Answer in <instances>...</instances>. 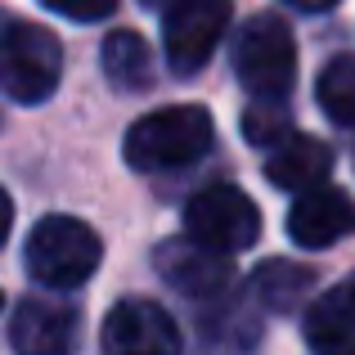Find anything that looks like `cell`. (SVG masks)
I'll return each mask as SVG.
<instances>
[{
  "label": "cell",
  "instance_id": "e0dca14e",
  "mask_svg": "<svg viewBox=\"0 0 355 355\" xmlns=\"http://www.w3.org/2000/svg\"><path fill=\"white\" fill-rule=\"evenodd\" d=\"M41 5L72 18V23H99V18H108L117 9V0H41Z\"/></svg>",
  "mask_w": 355,
  "mask_h": 355
},
{
  "label": "cell",
  "instance_id": "52a82bcc",
  "mask_svg": "<svg viewBox=\"0 0 355 355\" xmlns=\"http://www.w3.org/2000/svg\"><path fill=\"white\" fill-rule=\"evenodd\" d=\"M104 355H180V329L157 302L126 297L104 320Z\"/></svg>",
  "mask_w": 355,
  "mask_h": 355
},
{
  "label": "cell",
  "instance_id": "5bb4252c",
  "mask_svg": "<svg viewBox=\"0 0 355 355\" xmlns=\"http://www.w3.org/2000/svg\"><path fill=\"white\" fill-rule=\"evenodd\" d=\"M311 284H315V270L293 266V261H266V266L252 275V288H257V297L270 311H293Z\"/></svg>",
  "mask_w": 355,
  "mask_h": 355
},
{
  "label": "cell",
  "instance_id": "ac0fdd59",
  "mask_svg": "<svg viewBox=\"0 0 355 355\" xmlns=\"http://www.w3.org/2000/svg\"><path fill=\"white\" fill-rule=\"evenodd\" d=\"M9 230H14V202H9V193L0 189V248H5Z\"/></svg>",
  "mask_w": 355,
  "mask_h": 355
},
{
  "label": "cell",
  "instance_id": "4fadbf2b",
  "mask_svg": "<svg viewBox=\"0 0 355 355\" xmlns=\"http://www.w3.org/2000/svg\"><path fill=\"white\" fill-rule=\"evenodd\" d=\"M104 72L121 90H144L153 77V54L139 32H113L104 41Z\"/></svg>",
  "mask_w": 355,
  "mask_h": 355
},
{
  "label": "cell",
  "instance_id": "7a4b0ae2",
  "mask_svg": "<svg viewBox=\"0 0 355 355\" xmlns=\"http://www.w3.org/2000/svg\"><path fill=\"white\" fill-rule=\"evenodd\" d=\"M27 275L41 288H81L104 261V243L99 234L77 216H45L41 225L27 234Z\"/></svg>",
  "mask_w": 355,
  "mask_h": 355
},
{
  "label": "cell",
  "instance_id": "9a60e30c",
  "mask_svg": "<svg viewBox=\"0 0 355 355\" xmlns=\"http://www.w3.org/2000/svg\"><path fill=\"white\" fill-rule=\"evenodd\" d=\"M315 99L338 126H355V54H338L324 63Z\"/></svg>",
  "mask_w": 355,
  "mask_h": 355
},
{
  "label": "cell",
  "instance_id": "d6986e66",
  "mask_svg": "<svg viewBox=\"0 0 355 355\" xmlns=\"http://www.w3.org/2000/svg\"><path fill=\"white\" fill-rule=\"evenodd\" d=\"M284 5L302 9V14H324V9H333V5H338V0H284Z\"/></svg>",
  "mask_w": 355,
  "mask_h": 355
},
{
  "label": "cell",
  "instance_id": "6da1fadb",
  "mask_svg": "<svg viewBox=\"0 0 355 355\" xmlns=\"http://www.w3.org/2000/svg\"><path fill=\"white\" fill-rule=\"evenodd\" d=\"M211 113L202 104H166L126 130V162L135 171H180L211 153Z\"/></svg>",
  "mask_w": 355,
  "mask_h": 355
},
{
  "label": "cell",
  "instance_id": "277c9868",
  "mask_svg": "<svg viewBox=\"0 0 355 355\" xmlns=\"http://www.w3.org/2000/svg\"><path fill=\"white\" fill-rule=\"evenodd\" d=\"M234 72L243 81V90L257 99H279L293 90L297 81V41L288 32L284 18L275 14H257L234 41Z\"/></svg>",
  "mask_w": 355,
  "mask_h": 355
},
{
  "label": "cell",
  "instance_id": "2e32d148",
  "mask_svg": "<svg viewBox=\"0 0 355 355\" xmlns=\"http://www.w3.org/2000/svg\"><path fill=\"white\" fill-rule=\"evenodd\" d=\"M243 130H248L252 144H266V148H279L284 139H293V126H288V117L279 108H252L243 117Z\"/></svg>",
  "mask_w": 355,
  "mask_h": 355
},
{
  "label": "cell",
  "instance_id": "5b68a950",
  "mask_svg": "<svg viewBox=\"0 0 355 355\" xmlns=\"http://www.w3.org/2000/svg\"><path fill=\"white\" fill-rule=\"evenodd\" d=\"M184 230L193 243L220 252V257H234L261 239V211L234 184H207L184 202Z\"/></svg>",
  "mask_w": 355,
  "mask_h": 355
},
{
  "label": "cell",
  "instance_id": "3957f363",
  "mask_svg": "<svg viewBox=\"0 0 355 355\" xmlns=\"http://www.w3.org/2000/svg\"><path fill=\"white\" fill-rule=\"evenodd\" d=\"M63 77V50L59 36L36 23H14L0 27V90L18 104H45L59 90Z\"/></svg>",
  "mask_w": 355,
  "mask_h": 355
},
{
  "label": "cell",
  "instance_id": "30bf717a",
  "mask_svg": "<svg viewBox=\"0 0 355 355\" xmlns=\"http://www.w3.org/2000/svg\"><path fill=\"white\" fill-rule=\"evenodd\" d=\"M351 230H355V202L351 193L333 189V184L302 193L288 211V239L297 248H329V243H342Z\"/></svg>",
  "mask_w": 355,
  "mask_h": 355
},
{
  "label": "cell",
  "instance_id": "ba28073f",
  "mask_svg": "<svg viewBox=\"0 0 355 355\" xmlns=\"http://www.w3.org/2000/svg\"><path fill=\"white\" fill-rule=\"evenodd\" d=\"M153 266H157V275L184 297H220L230 288V279H234L230 257H220V252L202 248V243H193V239H166L162 248H157Z\"/></svg>",
  "mask_w": 355,
  "mask_h": 355
},
{
  "label": "cell",
  "instance_id": "7c38bea8",
  "mask_svg": "<svg viewBox=\"0 0 355 355\" xmlns=\"http://www.w3.org/2000/svg\"><path fill=\"white\" fill-rule=\"evenodd\" d=\"M329 171H333V148L315 135H293L279 148H270L266 157V180L275 189L311 193L320 189V180H329Z\"/></svg>",
  "mask_w": 355,
  "mask_h": 355
},
{
  "label": "cell",
  "instance_id": "8992f818",
  "mask_svg": "<svg viewBox=\"0 0 355 355\" xmlns=\"http://www.w3.org/2000/svg\"><path fill=\"white\" fill-rule=\"evenodd\" d=\"M230 27V0H175L162 14V45L175 72H198Z\"/></svg>",
  "mask_w": 355,
  "mask_h": 355
},
{
  "label": "cell",
  "instance_id": "ffe728a7",
  "mask_svg": "<svg viewBox=\"0 0 355 355\" xmlns=\"http://www.w3.org/2000/svg\"><path fill=\"white\" fill-rule=\"evenodd\" d=\"M144 5H148V9H162V14H166V9H171L175 0H144Z\"/></svg>",
  "mask_w": 355,
  "mask_h": 355
},
{
  "label": "cell",
  "instance_id": "8fae6325",
  "mask_svg": "<svg viewBox=\"0 0 355 355\" xmlns=\"http://www.w3.org/2000/svg\"><path fill=\"white\" fill-rule=\"evenodd\" d=\"M306 347L315 355H355V275L320 297L306 315Z\"/></svg>",
  "mask_w": 355,
  "mask_h": 355
},
{
  "label": "cell",
  "instance_id": "9c48e42d",
  "mask_svg": "<svg viewBox=\"0 0 355 355\" xmlns=\"http://www.w3.org/2000/svg\"><path fill=\"white\" fill-rule=\"evenodd\" d=\"M77 342V311L50 297H27L18 302L9 320V347L18 355H68Z\"/></svg>",
  "mask_w": 355,
  "mask_h": 355
}]
</instances>
